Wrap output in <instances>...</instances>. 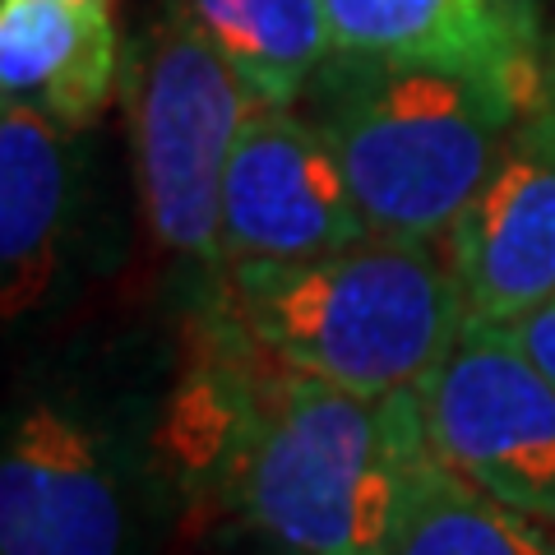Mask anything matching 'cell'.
<instances>
[{
    "instance_id": "cell-13",
    "label": "cell",
    "mask_w": 555,
    "mask_h": 555,
    "mask_svg": "<svg viewBox=\"0 0 555 555\" xmlns=\"http://www.w3.org/2000/svg\"><path fill=\"white\" fill-rule=\"evenodd\" d=\"M259 107H297L338 56L324 0H185Z\"/></svg>"
},
{
    "instance_id": "cell-7",
    "label": "cell",
    "mask_w": 555,
    "mask_h": 555,
    "mask_svg": "<svg viewBox=\"0 0 555 555\" xmlns=\"http://www.w3.org/2000/svg\"><path fill=\"white\" fill-rule=\"evenodd\" d=\"M278 371L283 361L250 334L228 287L218 283L185 320L181 361L153 422V449L171 495L185 500L199 518L228 514L241 459L250 449Z\"/></svg>"
},
{
    "instance_id": "cell-8",
    "label": "cell",
    "mask_w": 555,
    "mask_h": 555,
    "mask_svg": "<svg viewBox=\"0 0 555 555\" xmlns=\"http://www.w3.org/2000/svg\"><path fill=\"white\" fill-rule=\"evenodd\" d=\"M375 236L310 116L255 107L222 177V273L297 264Z\"/></svg>"
},
{
    "instance_id": "cell-3",
    "label": "cell",
    "mask_w": 555,
    "mask_h": 555,
    "mask_svg": "<svg viewBox=\"0 0 555 555\" xmlns=\"http://www.w3.org/2000/svg\"><path fill=\"white\" fill-rule=\"evenodd\" d=\"M375 236L444 246L514 134L524 102L426 65L334 56L306 89Z\"/></svg>"
},
{
    "instance_id": "cell-14",
    "label": "cell",
    "mask_w": 555,
    "mask_h": 555,
    "mask_svg": "<svg viewBox=\"0 0 555 555\" xmlns=\"http://www.w3.org/2000/svg\"><path fill=\"white\" fill-rule=\"evenodd\" d=\"M385 555H555V524L500 505L430 463Z\"/></svg>"
},
{
    "instance_id": "cell-5",
    "label": "cell",
    "mask_w": 555,
    "mask_h": 555,
    "mask_svg": "<svg viewBox=\"0 0 555 555\" xmlns=\"http://www.w3.org/2000/svg\"><path fill=\"white\" fill-rule=\"evenodd\" d=\"M134 185L158 246L222 273V177L259 102L181 5L126 56Z\"/></svg>"
},
{
    "instance_id": "cell-11",
    "label": "cell",
    "mask_w": 555,
    "mask_h": 555,
    "mask_svg": "<svg viewBox=\"0 0 555 555\" xmlns=\"http://www.w3.org/2000/svg\"><path fill=\"white\" fill-rule=\"evenodd\" d=\"M83 232L75 130L5 102L0 112V310L28 320L56 306Z\"/></svg>"
},
{
    "instance_id": "cell-1",
    "label": "cell",
    "mask_w": 555,
    "mask_h": 555,
    "mask_svg": "<svg viewBox=\"0 0 555 555\" xmlns=\"http://www.w3.org/2000/svg\"><path fill=\"white\" fill-rule=\"evenodd\" d=\"M430 463L416 389L357 393L283 366L228 518L269 555H385Z\"/></svg>"
},
{
    "instance_id": "cell-15",
    "label": "cell",
    "mask_w": 555,
    "mask_h": 555,
    "mask_svg": "<svg viewBox=\"0 0 555 555\" xmlns=\"http://www.w3.org/2000/svg\"><path fill=\"white\" fill-rule=\"evenodd\" d=\"M505 328L514 334V343L537 361V366L555 379V292H546L542 301H537L532 310H524L518 320H509Z\"/></svg>"
},
{
    "instance_id": "cell-16",
    "label": "cell",
    "mask_w": 555,
    "mask_h": 555,
    "mask_svg": "<svg viewBox=\"0 0 555 555\" xmlns=\"http://www.w3.org/2000/svg\"><path fill=\"white\" fill-rule=\"evenodd\" d=\"M75 5H112V0H75Z\"/></svg>"
},
{
    "instance_id": "cell-6",
    "label": "cell",
    "mask_w": 555,
    "mask_h": 555,
    "mask_svg": "<svg viewBox=\"0 0 555 555\" xmlns=\"http://www.w3.org/2000/svg\"><path fill=\"white\" fill-rule=\"evenodd\" d=\"M416 398L440 467L555 524V379L505 324L467 320Z\"/></svg>"
},
{
    "instance_id": "cell-9",
    "label": "cell",
    "mask_w": 555,
    "mask_h": 555,
    "mask_svg": "<svg viewBox=\"0 0 555 555\" xmlns=\"http://www.w3.org/2000/svg\"><path fill=\"white\" fill-rule=\"evenodd\" d=\"M444 250L467 320L509 324L555 292V56Z\"/></svg>"
},
{
    "instance_id": "cell-2",
    "label": "cell",
    "mask_w": 555,
    "mask_h": 555,
    "mask_svg": "<svg viewBox=\"0 0 555 555\" xmlns=\"http://www.w3.org/2000/svg\"><path fill=\"white\" fill-rule=\"evenodd\" d=\"M218 278L283 366L357 393L416 389L467 324L449 250L426 241L366 236L334 255Z\"/></svg>"
},
{
    "instance_id": "cell-4",
    "label": "cell",
    "mask_w": 555,
    "mask_h": 555,
    "mask_svg": "<svg viewBox=\"0 0 555 555\" xmlns=\"http://www.w3.org/2000/svg\"><path fill=\"white\" fill-rule=\"evenodd\" d=\"M171 491L153 436L79 385L33 379L0 444V555H153Z\"/></svg>"
},
{
    "instance_id": "cell-12",
    "label": "cell",
    "mask_w": 555,
    "mask_h": 555,
    "mask_svg": "<svg viewBox=\"0 0 555 555\" xmlns=\"http://www.w3.org/2000/svg\"><path fill=\"white\" fill-rule=\"evenodd\" d=\"M120 83L112 5L0 0V98L42 112L61 130H89Z\"/></svg>"
},
{
    "instance_id": "cell-10",
    "label": "cell",
    "mask_w": 555,
    "mask_h": 555,
    "mask_svg": "<svg viewBox=\"0 0 555 555\" xmlns=\"http://www.w3.org/2000/svg\"><path fill=\"white\" fill-rule=\"evenodd\" d=\"M324 10L338 56L444 69L524 107L555 56L542 0H324Z\"/></svg>"
}]
</instances>
